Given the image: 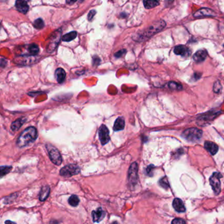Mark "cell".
I'll return each instance as SVG.
<instances>
[{
  "instance_id": "obj_1",
  "label": "cell",
  "mask_w": 224,
  "mask_h": 224,
  "mask_svg": "<svg viewBox=\"0 0 224 224\" xmlns=\"http://www.w3.org/2000/svg\"><path fill=\"white\" fill-rule=\"evenodd\" d=\"M38 137V132L36 128L34 126H30L25 129L17 139V144L19 147H24L34 141Z\"/></svg>"
},
{
  "instance_id": "obj_2",
  "label": "cell",
  "mask_w": 224,
  "mask_h": 224,
  "mask_svg": "<svg viewBox=\"0 0 224 224\" xmlns=\"http://www.w3.org/2000/svg\"><path fill=\"white\" fill-rule=\"evenodd\" d=\"M165 26L166 23H164V21H163V20H159V21H157L152 24L148 29L145 30L143 32L140 33V35H139L137 38L139 39H141L140 40H143L144 38H149L153 36V35H155V34L162 30L165 27Z\"/></svg>"
},
{
  "instance_id": "obj_3",
  "label": "cell",
  "mask_w": 224,
  "mask_h": 224,
  "mask_svg": "<svg viewBox=\"0 0 224 224\" xmlns=\"http://www.w3.org/2000/svg\"><path fill=\"white\" fill-rule=\"evenodd\" d=\"M181 136L188 141H196L202 137V131L200 130L195 128H189L185 130Z\"/></svg>"
},
{
  "instance_id": "obj_4",
  "label": "cell",
  "mask_w": 224,
  "mask_h": 224,
  "mask_svg": "<svg viewBox=\"0 0 224 224\" xmlns=\"http://www.w3.org/2000/svg\"><path fill=\"white\" fill-rule=\"evenodd\" d=\"M80 172V167L74 164H71L65 166L60 170V175L63 177L70 178Z\"/></svg>"
},
{
  "instance_id": "obj_5",
  "label": "cell",
  "mask_w": 224,
  "mask_h": 224,
  "mask_svg": "<svg viewBox=\"0 0 224 224\" xmlns=\"http://www.w3.org/2000/svg\"><path fill=\"white\" fill-rule=\"evenodd\" d=\"M46 147L51 162L55 165H61L62 159L58 149H56L55 147L51 146V145H46Z\"/></svg>"
},
{
  "instance_id": "obj_6",
  "label": "cell",
  "mask_w": 224,
  "mask_h": 224,
  "mask_svg": "<svg viewBox=\"0 0 224 224\" xmlns=\"http://www.w3.org/2000/svg\"><path fill=\"white\" fill-rule=\"evenodd\" d=\"M222 176L218 172H214L210 178V184L216 195H218L221 191L220 179Z\"/></svg>"
},
{
  "instance_id": "obj_7",
  "label": "cell",
  "mask_w": 224,
  "mask_h": 224,
  "mask_svg": "<svg viewBox=\"0 0 224 224\" xmlns=\"http://www.w3.org/2000/svg\"><path fill=\"white\" fill-rule=\"evenodd\" d=\"M138 166L136 163H132L130 167V169L128 171V180L130 184L134 186L137 183L138 180Z\"/></svg>"
},
{
  "instance_id": "obj_8",
  "label": "cell",
  "mask_w": 224,
  "mask_h": 224,
  "mask_svg": "<svg viewBox=\"0 0 224 224\" xmlns=\"http://www.w3.org/2000/svg\"><path fill=\"white\" fill-rule=\"evenodd\" d=\"M99 136L101 145H104L109 142L110 140L109 136V130L105 125L102 124L99 130Z\"/></svg>"
},
{
  "instance_id": "obj_9",
  "label": "cell",
  "mask_w": 224,
  "mask_h": 224,
  "mask_svg": "<svg viewBox=\"0 0 224 224\" xmlns=\"http://www.w3.org/2000/svg\"><path fill=\"white\" fill-rule=\"evenodd\" d=\"M216 13L214 11L208 8H202L197 11L194 14V17L196 18H202L207 17H215Z\"/></svg>"
},
{
  "instance_id": "obj_10",
  "label": "cell",
  "mask_w": 224,
  "mask_h": 224,
  "mask_svg": "<svg viewBox=\"0 0 224 224\" xmlns=\"http://www.w3.org/2000/svg\"><path fill=\"white\" fill-rule=\"evenodd\" d=\"M173 52L176 55H181L182 57H189V55H190L189 50V49L185 45H179L175 47Z\"/></svg>"
},
{
  "instance_id": "obj_11",
  "label": "cell",
  "mask_w": 224,
  "mask_h": 224,
  "mask_svg": "<svg viewBox=\"0 0 224 224\" xmlns=\"http://www.w3.org/2000/svg\"><path fill=\"white\" fill-rule=\"evenodd\" d=\"M92 218L93 222H99L105 217V212L101 208H98L96 211L92 212Z\"/></svg>"
},
{
  "instance_id": "obj_12",
  "label": "cell",
  "mask_w": 224,
  "mask_h": 224,
  "mask_svg": "<svg viewBox=\"0 0 224 224\" xmlns=\"http://www.w3.org/2000/svg\"><path fill=\"white\" fill-rule=\"evenodd\" d=\"M15 7L19 12L24 14L26 13L29 9V5H28L25 0H17Z\"/></svg>"
},
{
  "instance_id": "obj_13",
  "label": "cell",
  "mask_w": 224,
  "mask_h": 224,
  "mask_svg": "<svg viewBox=\"0 0 224 224\" xmlns=\"http://www.w3.org/2000/svg\"><path fill=\"white\" fill-rule=\"evenodd\" d=\"M172 206L175 209V211H177L178 212H184L186 211L183 201L178 198H176L173 200Z\"/></svg>"
},
{
  "instance_id": "obj_14",
  "label": "cell",
  "mask_w": 224,
  "mask_h": 224,
  "mask_svg": "<svg viewBox=\"0 0 224 224\" xmlns=\"http://www.w3.org/2000/svg\"><path fill=\"white\" fill-rule=\"evenodd\" d=\"M207 57V52L205 50H199L193 55V60L196 62H201L204 61Z\"/></svg>"
},
{
  "instance_id": "obj_15",
  "label": "cell",
  "mask_w": 224,
  "mask_h": 224,
  "mask_svg": "<svg viewBox=\"0 0 224 224\" xmlns=\"http://www.w3.org/2000/svg\"><path fill=\"white\" fill-rule=\"evenodd\" d=\"M205 149L212 155H216L218 151V147L216 143L211 141H206L205 143Z\"/></svg>"
},
{
  "instance_id": "obj_16",
  "label": "cell",
  "mask_w": 224,
  "mask_h": 224,
  "mask_svg": "<svg viewBox=\"0 0 224 224\" xmlns=\"http://www.w3.org/2000/svg\"><path fill=\"white\" fill-rule=\"evenodd\" d=\"M55 77L58 83H61L63 82L66 78V72L65 70L61 68H57L55 71Z\"/></svg>"
},
{
  "instance_id": "obj_17",
  "label": "cell",
  "mask_w": 224,
  "mask_h": 224,
  "mask_svg": "<svg viewBox=\"0 0 224 224\" xmlns=\"http://www.w3.org/2000/svg\"><path fill=\"white\" fill-rule=\"evenodd\" d=\"M125 127V120L123 117H118L114 124L113 130L116 131L124 130Z\"/></svg>"
},
{
  "instance_id": "obj_18",
  "label": "cell",
  "mask_w": 224,
  "mask_h": 224,
  "mask_svg": "<svg viewBox=\"0 0 224 224\" xmlns=\"http://www.w3.org/2000/svg\"><path fill=\"white\" fill-rule=\"evenodd\" d=\"M50 193V188L49 186H44L40 191V200L41 201L45 200L49 197V195Z\"/></svg>"
},
{
  "instance_id": "obj_19",
  "label": "cell",
  "mask_w": 224,
  "mask_h": 224,
  "mask_svg": "<svg viewBox=\"0 0 224 224\" xmlns=\"http://www.w3.org/2000/svg\"><path fill=\"white\" fill-rule=\"evenodd\" d=\"M25 121H26V119H24V118H19V119H17V120L14 121L11 124V130L13 131L19 130L20 128H21V126L23 125V124L25 122Z\"/></svg>"
},
{
  "instance_id": "obj_20",
  "label": "cell",
  "mask_w": 224,
  "mask_h": 224,
  "mask_svg": "<svg viewBox=\"0 0 224 224\" xmlns=\"http://www.w3.org/2000/svg\"><path fill=\"white\" fill-rule=\"evenodd\" d=\"M143 4L146 9H151L159 5V0H143Z\"/></svg>"
},
{
  "instance_id": "obj_21",
  "label": "cell",
  "mask_w": 224,
  "mask_h": 224,
  "mask_svg": "<svg viewBox=\"0 0 224 224\" xmlns=\"http://www.w3.org/2000/svg\"><path fill=\"white\" fill-rule=\"evenodd\" d=\"M76 36H77V32L75 31H72L64 35V36L62 37V40L64 41H71L74 39H75Z\"/></svg>"
},
{
  "instance_id": "obj_22",
  "label": "cell",
  "mask_w": 224,
  "mask_h": 224,
  "mask_svg": "<svg viewBox=\"0 0 224 224\" xmlns=\"http://www.w3.org/2000/svg\"><path fill=\"white\" fill-rule=\"evenodd\" d=\"M69 205H71L72 206H77L78 205L79 202H80V199L78 198V197L77 195H73L72 196L70 197V198L68 199V200Z\"/></svg>"
},
{
  "instance_id": "obj_23",
  "label": "cell",
  "mask_w": 224,
  "mask_h": 224,
  "mask_svg": "<svg viewBox=\"0 0 224 224\" xmlns=\"http://www.w3.org/2000/svg\"><path fill=\"white\" fill-rule=\"evenodd\" d=\"M12 170V166H2L0 168V175L3 177L5 175L8 174Z\"/></svg>"
},
{
  "instance_id": "obj_24",
  "label": "cell",
  "mask_w": 224,
  "mask_h": 224,
  "mask_svg": "<svg viewBox=\"0 0 224 224\" xmlns=\"http://www.w3.org/2000/svg\"><path fill=\"white\" fill-rule=\"evenodd\" d=\"M29 51L30 54H32V55H37L39 51H40V50H39V47L36 45V44H32L30 45L29 47Z\"/></svg>"
},
{
  "instance_id": "obj_25",
  "label": "cell",
  "mask_w": 224,
  "mask_h": 224,
  "mask_svg": "<svg viewBox=\"0 0 224 224\" xmlns=\"http://www.w3.org/2000/svg\"><path fill=\"white\" fill-rule=\"evenodd\" d=\"M34 26L37 29H43L44 26V23L43 21V20L41 19H38L37 20H36L34 21Z\"/></svg>"
},
{
  "instance_id": "obj_26",
  "label": "cell",
  "mask_w": 224,
  "mask_h": 224,
  "mask_svg": "<svg viewBox=\"0 0 224 224\" xmlns=\"http://www.w3.org/2000/svg\"><path fill=\"white\" fill-rule=\"evenodd\" d=\"M159 184L161 187H163L164 189H168L170 187V185L168 183V180L166 177H164L159 181Z\"/></svg>"
},
{
  "instance_id": "obj_27",
  "label": "cell",
  "mask_w": 224,
  "mask_h": 224,
  "mask_svg": "<svg viewBox=\"0 0 224 224\" xmlns=\"http://www.w3.org/2000/svg\"><path fill=\"white\" fill-rule=\"evenodd\" d=\"M169 88L172 89H177V90H179V89H182V86L179 84V83H176V82H170L169 83Z\"/></svg>"
},
{
  "instance_id": "obj_28",
  "label": "cell",
  "mask_w": 224,
  "mask_h": 224,
  "mask_svg": "<svg viewBox=\"0 0 224 224\" xmlns=\"http://www.w3.org/2000/svg\"><path fill=\"white\" fill-rule=\"evenodd\" d=\"M221 86L220 85V82H216L215 83H214V92H219L221 90Z\"/></svg>"
},
{
  "instance_id": "obj_29",
  "label": "cell",
  "mask_w": 224,
  "mask_h": 224,
  "mask_svg": "<svg viewBox=\"0 0 224 224\" xmlns=\"http://www.w3.org/2000/svg\"><path fill=\"white\" fill-rule=\"evenodd\" d=\"M95 14H96V11L95 10H92L89 13V14H88V20H89V21H91V20L93 19V18L95 16Z\"/></svg>"
},
{
  "instance_id": "obj_30",
  "label": "cell",
  "mask_w": 224,
  "mask_h": 224,
  "mask_svg": "<svg viewBox=\"0 0 224 224\" xmlns=\"http://www.w3.org/2000/svg\"><path fill=\"white\" fill-rule=\"evenodd\" d=\"M172 223H176V224H181V223H185V221H184V220L180 219V218H176L174 219L172 221Z\"/></svg>"
},
{
  "instance_id": "obj_31",
  "label": "cell",
  "mask_w": 224,
  "mask_h": 224,
  "mask_svg": "<svg viewBox=\"0 0 224 224\" xmlns=\"http://www.w3.org/2000/svg\"><path fill=\"white\" fill-rule=\"evenodd\" d=\"M125 53V50H120V51H118L117 53H116L115 54V56L116 57H120L121 56H122L124 53Z\"/></svg>"
},
{
  "instance_id": "obj_32",
  "label": "cell",
  "mask_w": 224,
  "mask_h": 224,
  "mask_svg": "<svg viewBox=\"0 0 224 224\" xmlns=\"http://www.w3.org/2000/svg\"><path fill=\"white\" fill-rule=\"evenodd\" d=\"M153 168H154V166H153L152 165H151V166H149L147 168V172L149 176H151V173H150L151 172L152 169Z\"/></svg>"
},
{
  "instance_id": "obj_33",
  "label": "cell",
  "mask_w": 224,
  "mask_h": 224,
  "mask_svg": "<svg viewBox=\"0 0 224 224\" xmlns=\"http://www.w3.org/2000/svg\"><path fill=\"white\" fill-rule=\"evenodd\" d=\"M78 1H80V0H67V3L69 5H72L73 3H75Z\"/></svg>"
},
{
  "instance_id": "obj_34",
  "label": "cell",
  "mask_w": 224,
  "mask_h": 224,
  "mask_svg": "<svg viewBox=\"0 0 224 224\" xmlns=\"http://www.w3.org/2000/svg\"><path fill=\"white\" fill-rule=\"evenodd\" d=\"M223 46H224V45H223Z\"/></svg>"
}]
</instances>
